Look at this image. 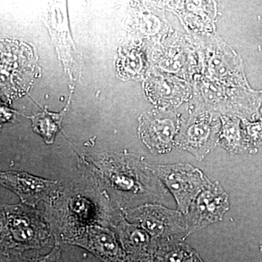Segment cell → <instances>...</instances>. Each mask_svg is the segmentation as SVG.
Wrapping results in <instances>:
<instances>
[{"mask_svg": "<svg viewBox=\"0 0 262 262\" xmlns=\"http://www.w3.org/2000/svg\"><path fill=\"white\" fill-rule=\"evenodd\" d=\"M51 227L44 216L25 204L2 205L1 248L4 253L50 246Z\"/></svg>", "mask_w": 262, "mask_h": 262, "instance_id": "6da1fadb", "label": "cell"}, {"mask_svg": "<svg viewBox=\"0 0 262 262\" xmlns=\"http://www.w3.org/2000/svg\"><path fill=\"white\" fill-rule=\"evenodd\" d=\"M126 215L158 244L177 238L188 231L187 223L181 214L156 205L134 208L127 211Z\"/></svg>", "mask_w": 262, "mask_h": 262, "instance_id": "7a4b0ae2", "label": "cell"}, {"mask_svg": "<svg viewBox=\"0 0 262 262\" xmlns=\"http://www.w3.org/2000/svg\"><path fill=\"white\" fill-rule=\"evenodd\" d=\"M151 170L173 194L179 209L187 213L196 196L209 183L198 169L189 165L154 166Z\"/></svg>", "mask_w": 262, "mask_h": 262, "instance_id": "3957f363", "label": "cell"}, {"mask_svg": "<svg viewBox=\"0 0 262 262\" xmlns=\"http://www.w3.org/2000/svg\"><path fill=\"white\" fill-rule=\"evenodd\" d=\"M220 130L221 122L216 115L208 113L195 115L180 127L176 142L201 160L216 145Z\"/></svg>", "mask_w": 262, "mask_h": 262, "instance_id": "277c9868", "label": "cell"}, {"mask_svg": "<svg viewBox=\"0 0 262 262\" xmlns=\"http://www.w3.org/2000/svg\"><path fill=\"white\" fill-rule=\"evenodd\" d=\"M229 196L220 183H208L192 202L187 213L188 231H194L222 220L229 209Z\"/></svg>", "mask_w": 262, "mask_h": 262, "instance_id": "5b68a950", "label": "cell"}, {"mask_svg": "<svg viewBox=\"0 0 262 262\" xmlns=\"http://www.w3.org/2000/svg\"><path fill=\"white\" fill-rule=\"evenodd\" d=\"M0 180L2 185L15 192L22 203L32 207L40 201L51 203L61 189L56 181L39 178L24 172H2Z\"/></svg>", "mask_w": 262, "mask_h": 262, "instance_id": "8992f818", "label": "cell"}, {"mask_svg": "<svg viewBox=\"0 0 262 262\" xmlns=\"http://www.w3.org/2000/svg\"><path fill=\"white\" fill-rule=\"evenodd\" d=\"M179 119L176 115L148 113L140 119L139 135L153 153L169 152L173 147L174 137L179 134Z\"/></svg>", "mask_w": 262, "mask_h": 262, "instance_id": "52a82bcc", "label": "cell"}, {"mask_svg": "<svg viewBox=\"0 0 262 262\" xmlns=\"http://www.w3.org/2000/svg\"><path fill=\"white\" fill-rule=\"evenodd\" d=\"M70 244L83 247L108 262H122L125 252L120 248L113 231L99 225H91L79 229Z\"/></svg>", "mask_w": 262, "mask_h": 262, "instance_id": "ba28073f", "label": "cell"}, {"mask_svg": "<svg viewBox=\"0 0 262 262\" xmlns=\"http://www.w3.org/2000/svg\"><path fill=\"white\" fill-rule=\"evenodd\" d=\"M117 231L122 248L133 261L145 262L156 251L158 243L140 226L122 219L117 223Z\"/></svg>", "mask_w": 262, "mask_h": 262, "instance_id": "9c48e42d", "label": "cell"}, {"mask_svg": "<svg viewBox=\"0 0 262 262\" xmlns=\"http://www.w3.org/2000/svg\"><path fill=\"white\" fill-rule=\"evenodd\" d=\"M148 84L150 96L160 103L179 104L187 95L185 84L173 77H155Z\"/></svg>", "mask_w": 262, "mask_h": 262, "instance_id": "30bf717a", "label": "cell"}, {"mask_svg": "<svg viewBox=\"0 0 262 262\" xmlns=\"http://www.w3.org/2000/svg\"><path fill=\"white\" fill-rule=\"evenodd\" d=\"M219 142L232 153L241 152L248 147L238 119L227 117L222 119Z\"/></svg>", "mask_w": 262, "mask_h": 262, "instance_id": "8fae6325", "label": "cell"}, {"mask_svg": "<svg viewBox=\"0 0 262 262\" xmlns=\"http://www.w3.org/2000/svg\"><path fill=\"white\" fill-rule=\"evenodd\" d=\"M158 244L156 262H198L196 256L187 246L174 241H165Z\"/></svg>", "mask_w": 262, "mask_h": 262, "instance_id": "7c38bea8", "label": "cell"}, {"mask_svg": "<svg viewBox=\"0 0 262 262\" xmlns=\"http://www.w3.org/2000/svg\"><path fill=\"white\" fill-rule=\"evenodd\" d=\"M62 117L45 112L32 118L33 128L42 136L46 143L52 144L59 130Z\"/></svg>", "mask_w": 262, "mask_h": 262, "instance_id": "4fadbf2b", "label": "cell"}, {"mask_svg": "<svg viewBox=\"0 0 262 262\" xmlns=\"http://www.w3.org/2000/svg\"><path fill=\"white\" fill-rule=\"evenodd\" d=\"M243 131L248 145V143L257 145L262 142V120L253 124L244 122Z\"/></svg>", "mask_w": 262, "mask_h": 262, "instance_id": "5bb4252c", "label": "cell"}, {"mask_svg": "<svg viewBox=\"0 0 262 262\" xmlns=\"http://www.w3.org/2000/svg\"><path fill=\"white\" fill-rule=\"evenodd\" d=\"M32 262H61V249L58 246H55L48 256L38 258Z\"/></svg>", "mask_w": 262, "mask_h": 262, "instance_id": "9a60e30c", "label": "cell"}]
</instances>
